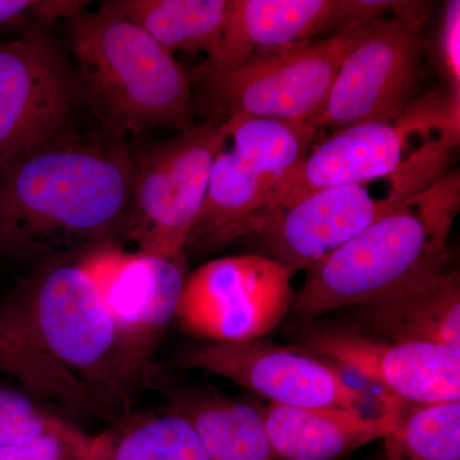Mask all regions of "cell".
<instances>
[{
    "label": "cell",
    "instance_id": "obj_1",
    "mask_svg": "<svg viewBox=\"0 0 460 460\" xmlns=\"http://www.w3.org/2000/svg\"><path fill=\"white\" fill-rule=\"evenodd\" d=\"M0 330L107 402L132 413L147 385L81 257L47 263L0 301Z\"/></svg>",
    "mask_w": 460,
    "mask_h": 460
},
{
    "label": "cell",
    "instance_id": "obj_2",
    "mask_svg": "<svg viewBox=\"0 0 460 460\" xmlns=\"http://www.w3.org/2000/svg\"><path fill=\"white\" fill-rule=\"evenodd\" d=\"M459 210V171L444 172L305 270L290 313L314 320L445 269Z\"/></svg>",
    "mask_w": 460,
    "mask_h": 460
},
{
    "label": "cell",
    "instance_id": "obj_3",
    "mask_svg": "<svg viewBox=\"0 0 460 460\" xmlns=\"http://www.w3.org/2000/svg\"><path fill=\"white\" fill-rule=\"evenodd\" d=\"M459 133L460 104L438 93L416 99L392 119L332 133L277 181L233 233L232 241L250 235L272 214L317 190L394 177L435 180L447 172Z\"/></svg>",
    "mask_w": 460,
    "mask_h": 460
},
{
    "label": "cell",
    "instance_id": "obj_4",
    "mask_svg": "<svg viewBox=\"0 0 460 460\" xmlns=\"http://www.w3.org/2000/svg\"><path fill=\"white\" fill-rule=\"evenodd\" d=\"M133 178V154L122 141L66 135L0 174V208L35 241L53 233L105 241L122 228Z\"/></svg>",
    "mask_w": 460,
    "mask_h": 460
},
{
    "label": "cell",
    "instance_id": "obj_5",
    "mask_svg": "<svg viewBox=\"0 0 460 460\" xmlns=\"http://www.w3.org/2000/svg\"><path fill=\"white\" fill-rule=\"evenodd\" d=\"M69 36L78 93L108 137L193 127L190 78L174 54L107 2L72 18Z\"/></svg>",
    "mask_w": 460,
    "mask_h": 460
},
{
    "label": "cell",
    "instance_id": "obj_6",
    "mask_svg": "<svg viewBox=\"0 0 460 460\" xmlns=\"http://www.w3.org/2000/svg\"><path fill=\"white\" fill-rule=\"evenodd\" d=\"M224 145V120L211 118L133 154L132 195L120 232L137 244V252L184 262L215 157Z\"/></svg>",
    "mask_w": 460,
    "mask_h": 460
},
{
    "label": "cell",
    "instance_id": "obj_7",
    "mask_svg": "<svg viewBox=\"0 0 460 460\" xmlns=\"http://www.w3.org/2000/svg\"><path fill=\"white\" fill-rule=\"evenodd\" d=\"M362 25L344 27L325 40L260 54L232 68L206 66V84L228 117L314 123Z\"/></svg>",
    "mask_w": 460,
    "mask_h": 460
},
{
    "label": "cell",
    "instance_id": "obj_8",
    "mask_svg": "<svg viewBox=\"0 0 460 460\" xmlns=\"http://www.w3.org/2000/svg\"><path fill=\"white\" fill-rule=\"evenodd\" d=\"M425 18L393 14L359 27L313 123L319 131L392 119L416 102Z\"/></svg>",
    "mask_w": 460,
    "mask_h": 460
},
{
    "label": "cell",
    "instance_id": "obj_9",
    "mask_svg": "<svg viewBox=\"0 0 460 460\" xmlns=\"http://www.w3.org/2000/svg\"><path fill=\"white\" fill-rule=\"evenodd\" d=\"M292 278L261 253L213 260L186 277L175 319L214 343L263 338L292 311Z\"/></svg>",
    "mask_w": 460,
    "mask_h": 460
},
{
    "label": "cell",
    "instance_id": "obj_10",
    "mask_svg": "<svg viewBox=\"0 0 460 460\" xmlns=\"http://www.w3.org/2000/svg\"><path fill=\"white\" fill-rule=\"evenodd\" d=\"M78 99L75 68L49 33L31 27L0 42V174L68 135Z\"/></svg>",
    "mask_w": 460,
    "mask_h": 460
},
{
    "label": "cell",
    "instance_id": "obj_11",
    "mask_svg": "<svg viewBox=\"0 0 460 460\" xmlns=\"http://www.w3.org/2000/svg\"><path fill=\"white\" fill-rule=\"evenodd\" d=\"M432 181L394 177L317 190L272 214L250 235L259 241L261 255L295 275L332 255Z\"/></svg>",
    "mask_w": 460,
    "mask_h": 460
},
{
    "label": "cell",
    "instance_id": "obj_12",
    "mask_svg": "<svg viewBox=\"0 0 460 460\" xmlns=\"http://www.w3.org/2000/svg\"><path fill=\"white\" fill-rule=\"evenodd\" d=\"M181 365L232 381L271 404L362 413L371 404L332 363L304 348L284 347L263 338L199 345L181 354Z\"/></svg>",
    "mask_w": 460,
    "mask_h": 460
},
{
    "label": "cell",
    "instance_id": "obj_13",
    "mask_svg": "<svg viewBox=\"0 0 460 460\" xmlns=\"http://www.w3.org/2000/svg\"><path fill=\"white\" fill-rule=\"evenodd\" d=\"M299 347L408 404L460 402V349L387 341L345 325L307 326Z\"/></svg>",
    "mask_w": 460,
    "mask_h": 460
},
{
    "label": "cell",
    "instance_id": "obj_14",
    "mask_svg": "<svg viewBox=\"0 0 460 460\" xmlns=\"http://www.w3.org/2000/svg\"><path fill=\"white\" fill-rule=\"evenodd\" d=\"M98 283L127 349L150 385L153 354L166 326L177 317L184 262L102 244L81 256Z\"/></svg>",
    "mask_w": 460,
    "mask_h": 460
},
{
    "label": "cell",
    "instance_id": "obj_15",
    "mask_svg": "<svg viewBox=\"0 0 460 460\" xmlns=\"http://www.w3.org/2000/svg\"><path fill=\"white\" fill-rule=\"evenodd\" d=\"M422 9V2L402 0H229L222 54L208 66L232 68L260 54L313 41L329 26L344 29Z\"/></svg>",
    "mask_w": 460,
    "mask_h": 460
},
{
    "label": "cell",
    "instance_id": "obj_16",
    "mask_svg": "<svg viewBox=\"0 0 460 460\" xmlns=\"http://www.w3.org/2000/svg\"><path fill=\"white\" fill-rule=\"evenodd\" d=\"M348 328L387 341H431L460 349L456 270L429 272L386 295L350 305Z\"/></svg>",
    "mask_w": 460,
    "mask_h": 460
},
{
    "label": "cell",
    "instance_id": "obj_17",
    "mask_svg": "<svg viewBox=\"0 0 460 460\" xmlns=\"http://www.w3.org/2000/svg\"><path fill=\"white\" fill-rule=\"evenodd\" d=\"M266 435L278 460H341L385 438L399 414L367 416L341 408L260 405Z\"/></svg>",
    "mask_w": 460,
    "mask_h": 460
},
{
    "label": "cell",
    "instance_id": "obj_18",
    "mask_svg": "<svg viewBox=\"0 0 460 460\" xmlns=\"http://www.w3.org/2000/svg\"><path fill=\"white\" fill-rule=\"evenodd\" d=\"M163 385L172 410L181 411L198 429L213 460H278L266 435L256 402L230 398L196 387Z\"/></svg>",
    "mask_w": 460,
    "mask_h": 460
},
{
    "label": "cell",
    "instance_id": "obj_19",
    "mask_svg": "<svg viewBox=\"0 0 460 460\" xmlns=\"http://www.w3.org/2000/svg\"><path fill=\"white\" fill-rule=\"evenodd\" d=\"M84 460H213L181 411L129 413L91 436Z\"/></svg>",
    "mask_w": 460,
    "mask_h": 460
},
{
    "label": "cell",
    "instance_id": "obj_20",
    "mask_svg": "<svg viewBox=\"0 0 460 460\" xmlns=\"http://www.w3.org/2000/svg\"><path fill=\"white\" fill-rule=\"evenodd\" d=\"M120 16L141 27L154 40L174 51L205 53L219 59L229 0H117L107 2Z\"/></svg>",
    "mask_w": 460,
    "mask_h": 460
},
{
    "label": "cell",
    "instance_id": "obj_21",
    "mask_svg": "<svg viewBox=\"0 0 460 460\" xmlns=\"http://www.w3.org/2000/svg\"><path fill=\"white\" fill-rule=\"evenodd\" d=\"M277 181L248 165L224 145L215 157L208 190L187 248L215 250L229 244L233 233L255 211Z\"/></svg>",
    "mask_w": 460,
    "mask_h": 460
},
{
    "label": "cell",
    "instance_id": "obj_22",
    "mask_svg": "<svg viewBox=\"0 0 460 460\" xmlns=\"http://www.w3.org/2000/svg\"><path fill=\"white\" fill-rule=\"evenodd\" d=\"M224 131L244 163L277 180L304 162L320 133L313 123L252 117H228Z\"/></svg>",
    "mask_w": 460,
    "mask_h": 460
},
{
    "label": "cell",
    "instance_id": "obj_23",
    "mask_svg": "<svg viewBox=\"0 0 460 460\" xmlns=\"http://www.w3.org/2000/svg\"><path fill=\"white\" fill-rule=\"evenodd\" d=\"M0 374L8 375L39 398H48L69 410L89 413L109 423L114 411L83 383L60 370L40 353L0 330Z\"/></svg>",
    "mask_w": 460,
    "mask_h": 460
},
{
    "label": "cell",
    "instance_id": "obj_24",
    "mask_svg": "<svg viewBox=\"0 0 460 460\" xmlns=\"http://www.w3.org/2000/svg\"><path fill=\"white\" fill-rule=\"evenodd\" d=\"M381 458L460 460V402L405 405Z\"/></svg>",
    "mask_w": 460,
    "mask_h": 460
},
{
    "label": "cell",
    "instance_id": "obj_25",
    "mask_svg": "<svg viewBox=\"0 0 460 460\" xmlns=\"http://www.w3.org/2000/svg\"><path fill=\"white\" fill-rule=\"evenodd\" d=\"M38 398L25 387L0 381V449L68 428Z\"/></svg>",
    "mask_w": 460,
    "mask_h": 460
},
{
    "label": "cell",
    "instance_id": "obj_26",
    "mask_svg": "<svg viewBox=\"0 0 460 460\" xmlns=\"http://www.w3.org/2000/svg\"><path fill=\"white\" fill-rule=\"evenodd\" d=\"M91 436L69 425L53 432L0 449V460H84Z\"/></svg>",
    "mask_w": 460,
    "mask_h": 460
},
{
    "label": "cell",
    "instance_id": "obj_27",
    "mask_svg": "<svg viewBox=\"0 0 460 460\" xmlns=\"http://www.w3.org/2000/svg\"><path fill=\"white\" fill-rule=\"evenodd\" d=\"M438 57L449 91L447 98L460 104V2L445 4L438 31Z\"/></svg>",
    "mask_w": 460,
    "mask_h": 460
},
{
    "label": "cell",
    "instance_id": "obj_28",
    "mask_svg": "<svg viewBox=\"0 0 460 460\" xmlns=\"http://www.w3.org/2000/svg\"><path fill=\"white\" fill-rule=\"evenodd\" d=\"M42 251L45 244L27 235L0 208V259L38 256Z\"/></svg>",
    "mask_w": 460,
    "mask_h": 460
},
{
    "label": "cell",
    "instance_id": "obj_29",
    "mask_svg": "<svg viewBox=\"0 0 460 460\" xmlns=\"http://www.w3.org/2000/svg\"><path fill=\"white\" fill-rule=\"evenodd\" d=\"M40 0H0V26L8 25L26 14L35 18Z\"/></svg>",
    "mask_w": 460,
    "mask_h": 460
},
{
    "label": "cell",
    "instance_id": "obj_30",
    "mask_svg": "<svg viewBox=\"0 0 460 460\" xmlns=\"http://www.w3.org/2000/svg\"><path fill=\"white\" fill-rule=\"evenodd\" d=\"M377 460H383V458H378Z\"/></svg>",
    "mask_w": 460,
    "mask_h": 460
}]
</instances>
